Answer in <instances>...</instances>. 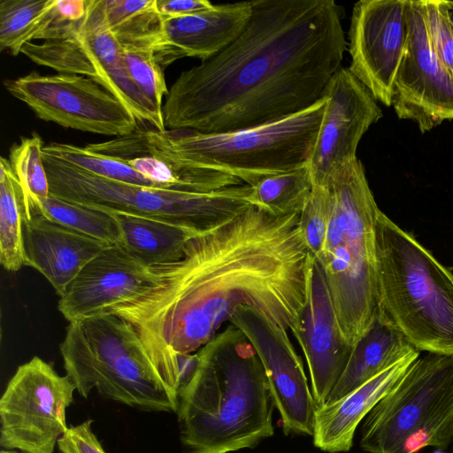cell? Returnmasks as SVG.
Instances as JSON below:
<instances>
[{
  "label": "cell",
  "instance_id": "1",
  "mask_svg": "<svg viewBox=\"0 0 453 453\" xmlns=\"http://www.w3.org/2000/svg\"><path fill=\"white\" fill-rule=\"evenodd\" d=\"M300 214L251 205L192 237L180 259L153 266V280L109 312L133 326L153 365L173 383L180 381L179 358L206 345L241 308L296 337L314 262Z\"/></svg>",
  "mask_w": 453,
  "mask_h": 453
},
{
  "label": "cell",
  "instance_id": "2",
  "mask_svg": "<svg viewBox=\"0 0 453 453\" xmlns=\"http://www.w3.org/2000/svg\"><path fill=\"white\" fill-rule=\"evenodd\" d=\"M242 33L180 73L162 107L167 130L217 134L303 111L323 97L347 42L334 0H251Z\"/></svg>",
  "mask_w": 453,
  "mask_h": 453
},
{
  "label": "cell",
  "instance_id": "3",
  "mask_svg": "<svg viewBox=\"0 0 453 453\" xmlns=\"http://www.w3.org/2000/svg\"><path fill=\"white\" fill-rule=\"evenodd\" d=\"M196 354L179 388L181 453H229L274 433V403L265 372L245 335L230 324Z\"/></svg>",
  "mask_w": 453,
  "mask_h": 453
},
{
  "label": "cell",
  "instance_id": "4",
  "mask_svg": "<svg viewBox=\"0 0 453 453\" xmlns=\"http://www.w3.org/2000/svg\"><path fill=\"white\" fill-rule=\"evenodd\" d=\"M325 188L327 227L314 259L324 275L340 334L353 349L379 313L375 231L380 210L358 158Z\"/></svg>",
  "mask_w": 453,
  "mask_h": 453
},
{
  "label": "cell",
  "instance_id": "5",
  "mask_svg": "<svg viewBox=\"0 0 453 453\" xmlns=\"http://www.w3.org/2000/svg\"><path fill=\"white\" fill-rule=\"evenodd\" d=\"M324 108L322 97L283 119L225 133L138 130L145 150L167 164L180 181L182 170L192 167L226 173L254 186L306 164Z\"/></svg>",
  "mask_w": 453,
  "mask_h": 453
},
{
  "label": "cell",
  "instance_id": "6",
  "mask_svg": "<svg viewBox=\"0 0 453 453\" xmlns=\"http://www.w3.org/2000/svg\"><path fill=\"white\" fill-rule=\"evenodd\" d=\"M379 313L418 350L453 356V273L380 211L375 231Z\"/></svg>",
  "mask_w": 453,
  "mask_h": 453
},
{
  "label": "cell",
  "instance_id": "7",
  "mask_svg": "<svg viewBox=\"0 0 453 453\" xmlns=\"http://www.w3.org/2000/svg\"><path fill=\"white\" fill-rule=\"evenodd\" d=\"M59 351L82 397L96 389L139 411L176 413L179 390L153 365L133 326L117 315L69 323Z\"/></svg>",
  "mask_w": 453,
  "mask_h": 453
},
{
  "label": "cell",
  "instance_id": "8",
  "mask_svg": "<svg viewBox=\"0 0 453 453\" xmlns=\"http://www.w3.org/2000/svg\"><path fill=\"white\" fill-rule=\"evenodd\" d=\"M43 162L52 196L104 211L165 221L196 233L212 229L252 205L251 186L247 184L189 192L101 178L45 155Z\"/></svg>",
  "mask_w": 453,
  "mask_h": 453
},
{
  "label": "cell",
  "instance_id": "9",
  "mask_svg": "<svg viewBox=\"0 0 453 453\" xmlns=\"http://www.w3.org/2000/svg\"><path fill=\"white\" fill-rule=\"evenodd\" d=\"M453 441V356L417 358L364 418L360 447L369 453L446 449Z\"/></svg>",
  "mask_w": 453,
  "mask_h": 453
},
{
  "label": "cell",
  "instance_id": "10",
  "mask_svg": "<svg viewBox=\"0 0 453 453\" xmlns=\"http://www.w3.org/2000/svg\"><path fill=\"white\" fill-rule=\"evenodd\" d=\"M20 53L39 65L90 78L115 96L138 123L160 132L164 119L131 79L123 48L109 27L104 0H88L85 16L61 27L52 39L28 42Z\"/></svg>",
  "mask_w": 453,
  "mask_h": 453
},
{
  "label": "cell",
  "instance_id": "11",
  "mask_svg": "<svg viewBox=\"0 0 453 453\" xmlns=\"http://www.w3.org/2000/svg\"><path fill=\"white\" fill-rule=\"evenodd\" d=\"M75 385L34 357L19 365L0 399V446L23 453H53L67 431L66 409Z\"/></svg>",
  "mask_w": 453,
  "mask_h": 453
},
{
  "label": "cell",
  "instance_id": "12",
  "mask_svg": "<svg viewBox=\"0 0 453 453\" xmlns=\"http://www.w3.org/2000/svg\"><path fill=\"white\" fill-rule=\"evenodd\" d=\"M4 85L39 119L63 127L116 137L139 129L135 118L115 96L82 75L31 72L6 79Z\"/></svg>",
  "mask_w": 453,
  "mask_h": 453
},
{
  "label": "cell",
  "instance_id": "13",
  "mask_svg": "<svg viewBox=\"0 0 453 453\" xmlns=\"http://www.w3.org/2000/svg\"><path fill=\"white\" fill-rule=\"evenodd\" d=\"M323 97L325 108L306 165L312 186L326 187L357 159L361 138L382 111L348 67L334 73Z\"/></svg>",
  "mask_w": 453,
  "mask_h": 453
},
{
  "label": "cell",
  "instance_id": "14",
  "mask_svg": "<svg viewBox=\"0 0 453 453\" xmlns=\"http://www.w3.org/2000/svg\"><path fill=\"white\" fill-rule=\"evenodd\" d=\"M408 36L393 87L392 106L401 119L425 134L453 119V78L432 47L422 0H407Z\"/></svg>",
  "mask_w": 453,
  "mask_h": 453
},
{
  "label": "cell",
  "instance_id": "15",
  "mask_svg": "<svg viewBox=\"0 0 453 453\" xmlns=\"http://www.w3.org/2000/svg\"><path fill=\"white\" fill-rule=\"evenodd\" d=\"M407 0H361L352 9L348 67L376 101L392 106L408 36Z\"/></svg>",
  "mask_w": 453,
  "mask_h": 453
},
{
  "label": "cell",
  "instance_id": "16",
  "mask_svg": "<svg viewBox=\"0 0 453 453\" xmlns=\"http://www.w3.org/2000/svg\"><path fill=\"white\" fill-rule=\"evenodd\" d=\"M229 323L257 352L285 434L312 435L316 404L288 331L251 308L238 310Z\"/></svg>",
  "mask_w": 453,
  "mask_h": 453
},
{
  "label": "cell",
  "instance_id": "17",
  "mask_svg": "<svg viewBox=\"0 0 453 453\" xmlns=\"http://www.w3.org/2000/svg\"><path fill=\"white\" fill-rule=\"evenodd\" d=\"M122 245H110L88 263L59 296L58 309L69 322L107 313L147 287L154 279Z\"/></svg>",
  "mask_w": 453,
  "mask_h": 453
},
{
  "label": "cell",
  "instance_id": "18",
  "mask_svg": "<svg viewBox=\"0 0 453 453\" xmlns=\"http://www.w3.org/2000/svg\"><path fill=\"white\" fill-rule=\"evenodd\" d=\"M306 359L316 408L326 403L352 349L342 340L322 271L313 262L301 329L295 337Z\"/></svg>",
  "mask_w": 453,
  "mask_h": 453
},
{
  "label": "cell",
  "instance_id": "19",
  "mask_svg": "<svg viewBox=\"0 0 453 453\" xmlns=\"http://www.w3.org/2000/svg\"><path fill=\"white\" fill-rule=\"evenodd\" d=\"M252 14L251 1L214 4L193 15L164 19L161 38L154 49L165 69L182 58L205 60L233 42Z\"/></svg>",
  "mask_w": 453,
  "mask_h": 453
},
{
  "label": "cell",
  "instance_id": "20",
  "mask_svg": "<svg viewBox=\"0 0 453 453\" xmlns=\"http://www.w3.org/2000/svg\"><path fill=\"white\" fill-rule=\"evenodd\" d=\"M24 245L25 265L42 273L61 296L83 267L111 244L35 213L24 221Z\"/></svg>",
  "mask_w": 453,
  "mask_h": 453
},
{
  "label": "cell",
  "instance_id": "21",
  "mask_svg": "<svg viewBox=\"0 0 453 453\" xmlns=\"http://www.w3.org/2000/svg\"><path fill=\"white\" fill-rule=\"evenodd\" d=\"M419 354V350L411 353L344 396L317 407L314 445L329 453L349 451L357 426L397 384Z\"/></svg>",
  "mask_w": 453,
  "mask_h": 453
},
{
  "label": "cell",
  "instance_id": "22",
  "mask_svg": "<svg viewBox=\"0 0 453 453\" xmlns=\"http://www.w3.org/2000/svg\"><path fill=\"white\" fill-rule=\"evenodd\" d=\"M416 350L393 324L377 315L372 327L353 347L326 403L344 396Z\"/></svg>",
  "mask_w": 453,
  "mask_h": 453
},
{
  "label": "cell",
  "instance_id": "23",
  "mask_svg": "<svg viewBox=\"0 0 453 453\" xmlns=\"http://www.w3.org/2000/svg\"><path fill=\"white\" fill-rule=\"evenodd\" d=\"M112 213L122 231V246L146 266L169 264L180 259L187 242L200 234L165 221Z\"/></svg>",
  "mask_w": 453,
  "mask_h": 453
},
{
  "label": "cell",
  "instance_id": "24",
  "mask_svg": "<svg viewBox=\"0 0 453 453\" xmlns=\"http://www.w3.org/2000/svg\"><path fill=\"white\" fill-rule=\"evenodd\" d=\"M27 210L23 189L9 159H0V262L9 272L25 265L24 221Z\"/></svg>",
  "mask_w": 453,
  "mask_h": 453
},
{
  "label": "cell",
  "instance_id": "25",
  "mask_svg": "<svg viewBox=\"0 0 453 453\" xmlns=\"http://www.w3.org/2000/svg\"><path fill=\"white\" fill-rule=\"evenodd\" d=\"M104 12L109 27L121 45L154 51L164 21L157 0H104Z\"/></svg>",
  "mask_w": 453,
  "mask_h": 453
},
{
  "label": "cell",
  "instance_id": "26",
  "mask_svg": "<svg viewBox=\"0 0 453 453\" xmlns=\"http://www.w3.org/2000/svg\"><path fill=\"white\" fill-rule=\"evenodd\" d=\"M57 0H1L0 50L16 56L21 48L40 39L53 20Z\"/></svg>",
  "mask_w": 453,
  "mask_h": 453
},
{
  "label": "cell",
  "instance_id": "27",
  "mask_svg": "<svg viewBox=\"0 0 453 453\" xmlns=\"http://www.w3.org/2000/svg\"><path fill=\"white\" fill-rule=\"evenodd\" d=\"M35 213H41L56 223L106 243L122 245V231L112 212L73 203L50 195L31 215Z\"/></svg>",
  "mask_w": 453,
  "mask_h": 453
},
{
  "label": "cell",
  "instance_id": "28",
  "mask_svg": "<svg viewBox=\"0 0 453 453\" xmlns=\"http://www.w3.org/2000/svg\"><path fill=\"white\" fill-rule=\"evenodd\" d=\"M312 191L306 164L296 169L265 177L251 186L252 205L277 215L302 212Z\"/></svg>",
  "mask_w": 453,
  "mask_h": 453
},
{
  "label": "cell",
  "instance_id": "29",
  "mask_svg": "<svg viewBox=\"0 0 453 453\" xmlns=\"http://www.w3.org/2000/svg\"><path fill=\"white\" fill-rule=\"evenodd\" d=\"M42 154L66 165L101 178L161 188L137 173L126 161L92 151L86 147L52 142L43 146Z\"/></svg>",
  "mask_w": 453,
  "mask_h": 453
},
{
  "label": "cell",
  "instance_id": "30",
  "mask_svg": "<svg viewBox=\"0 0 453 453\" xmlns=\"http://www.w3.org/2000/svg\"><path fill=\"white\" fill-rule=\"evenodd\" d=\"M43 143L37 134L22 137L11 147L9 161L24 193L27 219L40 203L50 196V185L43 162Z\"/></svg>",
  "mask_w": 453,
  "mask_h": 453
},
{
  "label": "cell",
  "instance_id": "31",
  "mask_svg": "<svg viewBox=\"0 0 453 453\" xmlns=\"http://www.w3.org/2000/svg\"><path fill=\"white\" fill-rule=\"evenodd\" d=\"M127 70L145 98L157 113L163 117V97L169 89L165 81L164 69L156 60L152 49L122 45Z\"/></svg>",
  "mask_w": 453,
  "mask_h": 453
},
{
  "label": "cell",
  "instance_id": "32",
  "mask_svg": "<svg viewBox=\"0 0 453 453\" xmlns=\"http://www.w3.org/2000/svg\"><path fill=\"white\" fill-rule=\"evenodd\" d=\"M428 36L439 61L453 78V30L444 0H422Z\"/></svg>",
  "mask_w": 453,
  "mask_h": 453
},
{
  "label": "cell",
  "instance_id": "33",
  "mask_svg": "<svg viewBox=\"0 0 453 453\" xmlns=\"http://www.w3.org/2000/svg\"><path fill=\"white\" fill-rule=\"evenodd\" d=\"M329 211L326 188L312 186L311 196L300 214L306 246L314 257L321 250L326 236Z\"/></svg>",
  "mask_w": 453,
  "mask_h": 453
},
{
  "label": "cell",
  "instance_id": "34",
  "mask_svg": "<svg viewBox=\"0 0 453 453\" xmlns=\"http://www.w3.org/2000/svg\"><path fill=\"white\" fill-rule=\"evenodd\" d=\"M93 420L68 427L58 441L61 453H106L92 429Z\"/></svg>",
  "mask_w": 453,
  "mask_h": 453
},
{
  "label": "cell",
  "instance_id": "35",
  "mask_svg": "<svg viewBox=\"0 0 453 453\" xmlns=\"http://www.w3.org/2000/svg\"><path fill=\"white\" fill-rule=\"evenodd\" d=\"M208 0H157V8L163 19L193 15L213 7Z\"/></svg>",
  "mask_w": 453,
  "mask_h": 453
},
{
  "label": "cell",
  "instance_id": "36",
  "mask_svg": "<svg viewBox=\"0 0 453 453\" xmlns=\"http://www.w3.org/2000/svg\"><path fill=\"white\" fill-rule=\"evenodd\" d=\"M447 7H448V12H449V22L453 30V1H448L446 0Z\"/></svg>",
  "mask_w": 453,
  "mask_h": 453
},
{
  "label": "cell",
  "instance_id": "37",
  "mask_svg": "<svg viewBox=\"0 0 453 453\" xmlns=\"http://www.w3.org/2000/svg\"><path fill=\"white\" fill-rule=\"evenodd\" d=\"M0 453H20L16 451L15 449H2Z\"/></svg>",
  "mask_w": 453,
  "mask_h": 453
},
{
  "label": "cell",
  "instance_id": "38",
  "mask_svg": "<svg viewBox=\"0 0 453 453\" xmlns=\"http://www.w3.org/2000/svg\"><path fill=\"white\" fill-rule=\"evenodd\" d=\"M452 445H453V441H452Z\"/></svg>",
  "mask_w": 453,
  "mask_h": 453
}]
</instances>
